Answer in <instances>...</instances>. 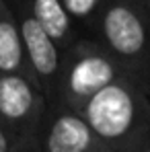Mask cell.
<instances>
[{
    "instance_id": "3",
    "label": "cell",
    "mask_w": 150,
    "mask_h": 152,
    "mask_svg": "<svg viewBox=\"0 0 150 152\" xmlns=\"http://www.w3.org/2000/svg\"><path fill=\"white\" fill-rule=\"evenodd\" d=\"M127 76L115 58L91 35H78L64 50L58 101L53 105H66L80 111L99 88ZM130 78V76H127Z\"/></svg>"
},
{
    "instance_id": "7",
    "label": "cell",
    "mask_w": 150,
    "mask_h": 152,
    "mask_svg": "<svg viewBox=\"0 0 150 152\" xmlns=\"http://www.w3.org/2000/svg\"><path fill=\"white\" fill-rule=\"evenodd\" d=\"M0 74H25L35 80L25 53L19 21L8 0H0Z\"/></svg>"
},
{
    "instance_id": "4",
    "label": "cell",
    "mask_w": 150,
    "mask_h": 152,
    "mask_svg": "<svg viewBox=\"0 0 150 152\" xmlns=\"http://www.w3.org/2000/svg\"><path fill=\"white\" fill-rule=\"evenodd\" d=\"M48 111L39 84L25 74H0V121L37 150V136Z\"/></svg>"
},
{
    "instance_id": "1",
    "label": "cell",
    "mask_w": 150,
    "mask_h": 152,
    "mask_svg": "<svg viewBox=\"0 0 150 152\" xmlns=\"http://www.w3.org/2000/svg\"><path fill=\"white\" fill-rule=\"evenodd\" d=\"M78 113L111 152H136L150 144V93L127 76L99 88Z\"/></svg>"
},
{
    "instance_id": "12",
    "label": "cell",
    "mask_w": 150,
    "mask_h": 152,
    "mask_svg": "<svg viewBox=\"0 0 150 152\" xmlns=\"http://www.w3.org/2000/svg\"><path fill=\"white\" fill-rule=\"evenodd\" d=\"M136 152H150V144H146L144 148H140V150H136Z\"/></svg>"
},
{
    "instance_id": "9",
    "label": "cell",
    "mask_w": 150,
    "mask_h": 152,
    "mask_svg": "<svg viewBox=\"0 0 150 152\" xmlns=\"http://www.w3.org/2000/svg\"><path fill=\"white\" fill-rule=\"evenodd\" d=\"M62 4H64L66 12L70 15L72 23L78 27V31L82 29V31L91 33L105 0H62Z\"/></svg>"
},
{
    "instance_id": "10",
    "label": "cell",
    "mask_w": 150,
    "mask_h": 152,
    "mask_svg": "<svg viewBox=\"0 0 150 152\" xmlns=\"http://www.w3.org/2000/svg\"><path fill=\"white\" fill-rule=\"evenodd\" d=\"M0 152H37L33 146L19 140L8 127L0 121Z\"/></svg>"
},
{
    "instance_id": "11",
    "label": "cell",
    "mask_w": 150,
    "mask_h": 152,
    "mask_svg": "<svg viewBox=\"0 0 150 152\" xmlns=\"http://www.w3.org/2000/svg\"><path fill=\"white\" fill-rule=\"evenodd\" d=\"M144 2V6H146V12H148V17H150V0H142Z\"/></svg>"
},
{
    "instance_id": "6",
    "label": "cell",
    "mask_w": 150,
    "mask_h": 152,
    "mask_svg": "<svg viewBox=\"0 0 150 152\" xmlns=\"http://www.w3.org/2000/svg\"><path fill=\"white\" fill-rule=\"evenodd\" d=\"M37 152H111L86 119L66 105H48L37 136Z\"/></svg>"
},
{
    "instance_id": "2",
    "label": "cell",
    "mask_w": 150,
    "mask_h": 152,
    "mask_svg": "<svg viewBox=\"0 0 150 152\" xmlns=\"http://www.w3.org/2000/svg\"><path fill=\"white\" fill-rule=\"evenodd\" d=\"M89 35L150 93V17L142 0H105Z\"/></svg>"
},
{
    "instance_id": "8",
    "label": "cell",
    "mask_w": 150,
    "mask_h": 152,
    "mask_svg": "<svg viewBox=\"0 0 150 152\" xmlns=\"http://www.w3.org/2000/svg\"><path fill=\"white\" fill-rule=\"evenodd\" d=\"M19 2H23L33 12V17L45 27V31L62 48V51L80 35L78 27L72 23L70 15L66 12L62 0H19Z\"/></svg>"
},
{
    "instance_id": "5",
    "label": "cell",
    "mask_w": 150,
    "mask_h": 152,
    "mask_svg": "<svg viewBox=\"0 0 150 152\" xmlns=\"http://www.w3.org/2000/svg\"><path fill=\"white\" fill-rule=\"evenodd\" d=\"M8 2H10V6L15 10V17L19 21L25 53H27V60H29V66L33 70L35 82L43 91L48 105H53L58 101V91H60V74H62L64 51L51 39V35L45 31V27L33 17V12L23 2H19V0H8Z\"/></svg>"
}]
</instances>
